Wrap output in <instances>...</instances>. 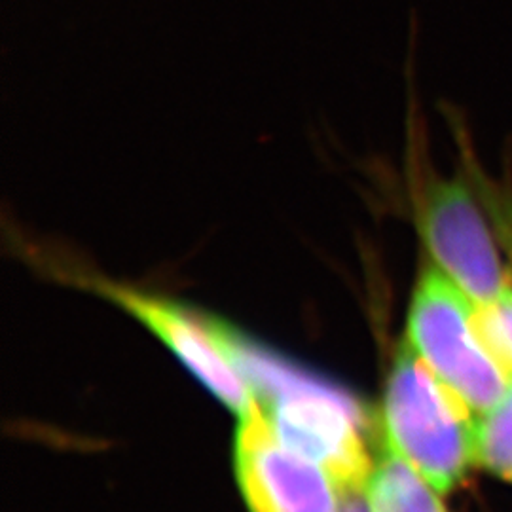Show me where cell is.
I'll return each mask as SVG.
<instances>
[{
    "label": "cell",
    "mask_w": 512,
    "mask_h": 512,
    "mask_svg": "<svg viewBox=\"0 0 512 512\" xmlns=\"http://www.w3.org/2000/svg\"><path fill=\"white\" fill-rule=\"evenodd\" d=\"M439 492L384 440L366 486L372 512H446Z\"/></svg>",
    "instance_id": "cell-7"
},
{
    "label": "cell",
    "mask_w": 512,
    "mask_h": 512,
    "mask_svg": "<svg viewBox=\"0 0 512 512\" xmlns=\"http://www.w3.org/2000/svg\"><path fill=\"white\" fill-rule=\"evenodd\" d=\"M340 512H372L366 492H348L344 495Z\"/></svg>",
    "instance_id": "cell-11"
},
{
    "label": "cell",
    "mask_w": 512,
    "mask_h": 512,
    "mask_svg": "<svg viewBox=\"0 0 512 512\" xmlns=\"http://www.w3.org/2000/svg\"><path fill=\"white\" fill-rule=\"evenodd\" d=\"M234 461L251 512H340L342 486L279 439L260 406L241 418Z\"/></svg>",
    "instance_id": "cell-5"
},
{
    "label": "cell",
    "mask_w": 512,
    "mask_h": 512,
    "mask_svg": "<svg viewBox=\"0 0 512 512\" xmlns=\"http://www.w3.org/2000/svg\"><path fill=\"white\" fill-rule=\"evenodd\" d=\"M97 293L137 317L171 349L220 403L239 418L255 408V393L230 361L211 329L209 317L184 310L181 304L114 283H95Z\"/></svg>",
    "instance_id": "cell-6"
},
{
    "label": "cell",
    "mask_w": 512,
    "mask_h": 512,
    "mask_svg": "<svg viewBox=\"0 0 512 512\" xmlns=\"http://www.w3.org/2000/svg\"><path fill=\"white\" fill-rule=\"evenodd\" d=\"M475 463L512 482V385L492 410L478 416Z\"/></svg>",
    "instance_id": "cell-9"
},
{
    "label": "cell",
    "mask_w": 512,
    "mask_h": 512,
    "mask_svg": "<svg viewBox=\"0 0 512 512\" xmlns=\"http://www.w3.org/2000/svg\"><path fill=\"white\" fill-rule=\"evenodd\" d=\"M475 410L408 342L403 344L385 385L384 439L427 482L446 494L458 488L475 463Z\"/></svg>",
    "instance_id": "cell-2"
},
{
    "label": "cell",
    "mask_w": 512,
    "mask_h": 512,
    "mask_svg": "<svg viewBox=\"0 0 512 512\" xmlns=\"http://www.w3.org/2000/svg\"><path fill=\"white\" fill-rule=\"evenodd\" d=\"M475 327L484 348L512 385V283L492 304H475Z\"/></svg>",
    "instance_id": "cell-10"
},
{
    "label": "cell",
    "mask_w": 512,
    "mask_h": 512,
    "mask_svg": "<svg viewBox=\"0 0 512 512\" xmlns=\"http://www.w3.org/2000/svg\"><path fill=\"white\" fill-rule=\"evenodd\" d=\"M452 129L458 133L459 165L467 171L486 205L512 274V177H494L480 162L473 143H469V133L465 128L456 126L454 122Z\"/></svg>",
    "instance_id": "cell-8"
},
{
    "label": "cell",
    "mask_w": 512,
    "mask_h": 512,
    "mask_svg": "<svg viewBox=\"0 0 512 512\" xmlns=\"http://www.w3.org/2000/svg\"><path fill=\"white\" fill-rule=\"evenodd\" d=\"M264 406L277 437L287 446L321 465L346 494L366 492L376 463L366 440L368 414L353 395L311 376Z\"/></svg>",
    "instance_id": "cell-4"
},
{
    "label": "cell",
    "mask_w": 512,
    "mask_h": 512,
    "mask_svg": "<svg viewBox=\"0 0 512 512\" xmlns=\"http://www.w3.org/2000/svg\"><path fill=\"white\" fill-rule=\"evenodd\" d=\"M410 344L476 416L486 414L511 382L484 348L475 327V304L429 260L414 287L408 317Z\"/></svg>",
    "instance_id": "cell-3"
},
{
    "label": "cell",
    "mask_w": 512,
    "mask_h": 512,
    "mask_svg": "<svg viewBox=\"0 0 512 512\" xmlns=\"http://www.w3.org/2000/svg\"><path fill=\"white\" fill-rule=\"evenodd\" d=\"M406 190L414 226L429 260L448 275L473 304H492L512 283L494 224L467 171L442 175L427 150L410 141Z\"/></svg>",
    "instance_id": "cell-1"
}]
</instances>
